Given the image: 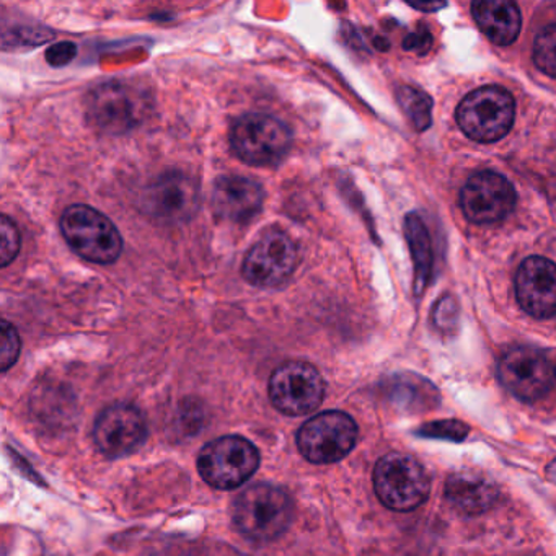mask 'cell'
Listing matches in <instances>:
<instances>
[{"label": "cell", "instance_id": "6da1fadb", "mask_svg": "<svg viewBox=\"0 0 556 556\" xmlns=\"http://www.w3.org/2000/svg\"><path fill=\"white\" fill-rule=\"evenodd\" d=\"M152 105L151 92L141 84L128 79L106 80L87 93V122L105 135H125L148 118Z\"/></svg>", "mask_w": 556, "mask_h": 556}, {"label": "cell", "instance_id": "7a4b0ae2", "mask_svg": "<svg viewBox=\"0 0 556 556\" xmlns=\"http://www.w3.org/2000/svg\"><path fill=\"white\" fill-rule=\"evenodd\" d=\"M232 516L240 533L255 542H271L291 526L294 504L282 488L256 483L237 496Z\"/></svg>", "mask_w": 556, "mask_h": 556}, {"label": "cell", "instance_id": "3957f363", "mask_svg": "<svg viewBox=\"0 0 556 556\" xmlns=\"http://www.w3.org/2000/svg\"><path fill=\"white\" fill-rule=\"evenodd\" d=\"M60 226L67 245L87 262L110 265L122 255V233L96 207L73 204L64 211Z\"/></svg>", "mask_w": 556, "mask_h": 556}, {"label": "cell", "instance_id": "277c9868", "mask_svg": "<svg viewBox=\"0 0 556 556\" xmlns=\"http://www.w3.org/2000/svg\"><path fill=\"white\" fill-rule=\"evenodd\" d=\"M233 154L252 167H273L291 151L292 132L276 116L266 113H247L230 129Z\"/></svg>", "mask_w": 556, "mask_h": 556}, {"label": "cell", "instance_id": "5b68a950", "mask_svg": "<svg viewBox=\"0 0 556 556\" xmlns=\"http://www.w3.org/2000/svg\"><path fill=\"white\" fill-rule=\"evenodd\" d=\"M516 118V102L500 86L480 87L458 105L455 119L468 139L481 144L500 141L510 131Z\"/></svg>", "mask_w": 556, "mask_h": 556}, {"label": "cell", "instance_id": "8992f818", "mask_svg": "<svg viewBox=\"0 0 556 556\" xmlns=\"http://www.w3.org/2000/svg\"><path fill=\"white\" fill-rule=\"evenodd\" d=\"M429 477L415 457L390 452L374 468V490L383 506L408 513L421 506L429 494Z\"/></svg>", "mask_w": 556, "mask_h": 556}, {"label": "cell", "instance_id": "52a82bcc", "mask_svg": "<svg viewBox=\"0 0 556 556\" xmlns=\"http://www.w3.org/2000/svg\"><path fill=\"white\" fill-rule=\"evenodd\" d=\"M260 452L249 439L224 435L201 448L198 471L216 490H236L258 470Z\"/></svg>", "mask_w": 556, "mask_h": 556}, {"label": "cell", "instance_id": "ba28073f", "mask_svg": "<svg viewBox=\"0 0 556 556\" xmlns=\"http://www.w3.org/2000/svg\"><path fill=\"white\" fill-rule=\"evenodd\" d=\"M359 429L348 413L325 412L308 419L298 432V447L312 464H337L357 442Z\"/></svg>", "mask_w": 556, "mask_h": 556}, {"label": "cell", "instance_id": "9c48e42d", "mask_svg": "<svg viewBox=\"0 0 556 556\" xmlns=\"http://www.w3.org/2000/svg\"><path fill=\"white\" fill-rule=\"evenodd\" d=\"M299 262L298 243L282 230L271 229L247 253L242 275L255 288H281L294 275Z\"/></svg>", "mask_w": 556, "mask_h": 556}, {"label": "cell", "instance_id": "30bf717a", "mask_svg": "<svg viewBox=\"0 0 556 556\" xmlns=\"http://www.w3.org/2000/svg\"><path fill=\"white\" fill-rule=\"evenodd\" d=\"M268 392L278 412L288 416L307 415L324 402L325 380L312 364L289 361L271 374Z\"/></svg>", "mask_w": 556, "mask_h": 556}, {"label": "cell", "instance_id": "8fae6325", "mask_svg": "<svg viewBox=\"0 0 556 556\" xmlns=\"http://www.w3.org/2000/svg\"><path fill=\"white\" fill-rule=\"evenodd\" d=\"M513 184L497 172L483 170L471 175L460 191V207L465 217L477 226L506 219L516 207Z\"/></svg>", "mask_w": 556, "mask_h": 556}, {"label": "cell", "instance_id": "7c38bea8", "mask_svg": "<svg viewBox=\"0 0 556 556\" xmlns=\"http://www.w3.org/2000/svg\"><path fill=\"white\" fill-rule=\"evenodd\" d=\"M201 204L200 185L184 172L159 177L144 193V211L157 223H190Z\"/></svg>", "mask_w": 556, "mask_h": 556}, {"label": "cell", "instance_id": "4fadbf2b", "mask_svg": "<svg viewBox=\"0 0 556 556\" xmlns=\"http://www.w3.org/2000/svg\"><path fill=\"white\" fill-rule=\"evenodd\" d=\"M148 438V422L138 406L115 403L106 406L93 426V441L103 455L122 458L135 454Z\"/></svg>", "mask_w": 556, "mask_h": 556}, {"label": "cell", "instance_id": "5bb4252c", "mask_svg": "<svg viewBox=\"0 0 556 556\" xmlns=\"http://www.w3.org/2000/svg\"><path fill=\"white\" fill-rule=\"evenodd\" d=\"M497 372L504 389L522 402L542 399L553 382V367L548 357L530 346L507 351L500 361Z\"/></svg>", "mask_w": 556, "mask_h": 556}, {"label": "cell", "instance_id": "9a60e30c", "mask_svg": "<svg viewBox=\"0 0 556 556\" xmlns=\"http://www.w3.org/2000/svg\"><path fill=\"white\" fill-rule=\"evenodd\" d=\"M520 308L530 317L552 318L556 315V265L543 256L523 260L514 279Z\"/></svg>", "mask_w": 556, "mask_h": 556}, {"label": "cell", "instance_id": "2e32d148", "mask_svg": "<svg viewBox=\"0 0 556 556\" xmlns=\"http://www.w3.org/2000/svg\"><path fill=\"white\" fill-rule=\"evenodd\" d=\"M265 191L252 178L226 175L217 178L213 190V211L227 223H249L262 213Z\"/></svg>", "mask_w": 556, "mask_h": 556}, {"label": "cell", "instance_id": "e0dca14e", "mask_svg": "<svg viewBox=\"0 0 556 556\" xmlns=\"http://www.w3.org/2000/svg\"><path fill=\"white\" fill-rule=\"evenodd\" d=\"M445 497L458 513L480 516L486 513L500 497L496 484L477 471H457L445 481Z\"/></svg>", "mask_w": 556, "mask_h": 556}, {"label": "cell", "instance_id": "ac0fdd59", "mask_svg": "<svg viewBox=\"0 0 556 556\" xmlns=\"http://www.w3.org/2000/svg\"><path fill=\"white\" fill-rule=\"evenodd\" d=\"M471 14L488 40L497 47H509L522 27L519 5L510 0H480L471 5Z\"/></svg>", "mask_w": 556, "mask_h": 556}, {"label": "cell", "instance_id": "d6986e66", "mask_svg": "<svg viewBox=\"0 0 556 556\" xmlns=\"http://www.w3.org/2000/svg\"><path fill=\"white\" fill-rule=\"evenodd\" d=\"M405 237L415 263V294H422L432 269V245L428 229L418 214H408L405 220Z\"/></svg>", "mask_w": 556, "mask_h": 556}, {"label": "cell", "instance_id": "ffe728a7", "mask_svg": "<svg viewBox=\"0 0 556 556\" xmlns=\"http://www.w3.org/2000/svg\"><path fill=\"white\" fill-rule=\"evenodd\" d=\"M390 399L406 412L419 413L434 408L439 403L438 390L428 380L416 376L395 377L390 383Z\"/></svg>", "mask_w": 556, "mask_h": 556}, {"label": "cell", "instance_id": "44dd1931", "mask_svg": "<svg viewBox=\"0 0 556 556\" xmlns=\"http://www.w3.org/2000/svg\"><path fill=\"white\" fill-rule=\"evenodd\" d=\"M399 100L409 122L418 131H425L431 125L432 102L425 92L413 87H403L400 90Z\"/></svg>", "mask_w": 556, "mask_h": 556}, {"label": "cell", "instance_id": "7402d4cb", "mask_svg": "<svg viewBox=\"0 0 556 556\" xmlns=\"http://www.w3.org/2000/svg\"><path fill=\"white\" fill-rule=\"evenodd\" d=\"M533 63L546 76L556 79V24L540 31L533 43Z\"/></svg>", "mask_w": 556, "mask_h": 556}, {"label": "cell", "instance_id": "603a6c76", "mask_svg": "<svg viewBox=\"0 0 556 556\" xmlns=\"http://www.w3.org/2000/svg\"><path fill=\"white\" fill-rule=\"evenodd\" d=\"M470 428L465 422L455 419H441L428 422L416 431V434L428 439H444V441L460 442L467 438Z\"/></svg>", "mask_w": 556, "mask_h": 556}, {"label": "cell", "instance_id": "cb8c5ba5", "mask_svg": "<svg viewBox=\"0 0 556 556\" xmlns=\"http://www.w3.org/2000/svg\"><path fill=\"white\" fill-rule=\"evenodd\" d=\"M0 262L2 268H8L21 252L22 239L18 227L9 216H2L0 219Z\"/></svg>", "mask_w": 556, "mask_h": 556}, {"label": "cell", "instance_id": "d4e9b609", "mask_svg": "<svg viewBox=\"0 0 556 556\" xmlns=\"http://www.w3.org/2000/svg\"><path fill=\"white\" fill-rule=\"evenodd\" d=\"M22 341L17 328L2 320V344H0V369L8 372L21 356Z\"/></svg>", "mask_w": 556, "mask_h": 556}, {"label": "cell", "instance_id": "484cf974", "mask_svg": "<svg viewBox=\"0 0 556 556\" xmlns=\"http://www.w3.org/2000/svg\"><path fill=\"white\" fill-rule=\"evenodd\" d=\"M77 47L73 41H60L54 43L53 47L48 48L47 51V63L53 67L67 66L71 61L76 58Z\"/></svg>", "mask_w": 556, "mask_h": 556}, {"label": "cell", "instance_id": "4316f807", "mask_svg": "<svg viewBox=\"0 0 556 556\" xmlns=\"http://www.w3.org/2000/svg\"><path fill=\"white\" fill-rule=\"evenodd\" d=\"M432 38L428 34V30H421L419 34L412 35L406 38L405 48L406 50L419 51V53H426L431 47Z\"/></svg>", "mask_w": 556, "mask_h": 556}, {"label": "cell", "instance_id": "83f0119b", "mask_svg": "<svg viewBox=\"0 0 556 556\" xmlns=\"http://www.w3.org/2000/svg\"><path fill=\"white\" fill-rule=\"evenodd\" d=\"M413 8L418 9V11H439V9L445 8V4H413Z\"/></svg>", "mask_w": 556, "mask_h": 556}, {"label": "cell", "instance_id": "f1b7e54d", "mask_svg": "<svg viewBox=\"0 0 556 556\" xmlns=\"http://www.w3.org/2000/svg\"><path fill=\"white\" fill-rule=\"evenodd\" d=\"M546 478H548L552 483H556V458L546 467Z\"/></svg>", "mask_w": 556, "mask_h": 556}, {"label": "cell", "instance_id": "f546056e", "mask_svg": "<svg viewBox=\"0 0 556 556\" xmlns=\"http://www.w3.org/2000/svg\"><path fill=\"white\" fill-rule=\"evenodd\" d=\"M555 376H556V372H555Z\"/></svg>", "mask_w": 556, "mask_h": 556}]
</instances>
